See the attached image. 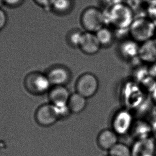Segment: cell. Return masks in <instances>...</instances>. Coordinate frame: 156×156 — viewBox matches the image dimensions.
Here are the masks:
<instances>
[{
  "instance_id": "7",
  "label": "cell",
  "mask_w": 156,
  "mask_h": 156,
  "mask_svg": "<svg viewBox=\"0 0 156 156\" xmlns=\"http://www.w3.org/2000/svg\"><path fill=\"white\" fill-rule=\"evenodd\" d=\"M46 74L53 86H65L69 83L71 78L69 69L62 65H55L50 67Z\"/></svg>"
},
{
  "instance_id": "26",
  "label": "cell",
  "mask_w": 156,
  "mask_h": 156,
  "mask_svg": "<svg viewBox=\"0 0 156 156\" xmlns=\"http://www.w3.org/2000/svg\"><path fill=\"white\" fill-rule=\"evenodd\" d=\"M142 1L147 5L149 8L156 6V0H142Z\"/></svg>"
},
{
  "instance_id": "4",
  "label": "cell",
  "mask_w": 156,
  "mask_h": 156,
  "mask_svg": "<svg viewBox=\"0 0 156 156\" xmlns=\"http://www.w3.org/2000/svg\"><path fill=\"white\" fill-rule=\"evenodd\" d=\"M24 86L29 93L35 95H40L49 92L52 85L46 74L33 72L25 78Z\"/></svg>"
},
{
  "instance_id": "11",
  "label": "cell",
  "mask_w": 156,
  "mask_h": 156,
  "mask_svg": "<svg viewBox=\"0 0 156 156\" xmlns=\"http://www.w3.org/2000/svg\"><path fill=\"white\" fill-rule=\"evenodd\" d=\"M139 58L149 64L156 63V38L144 42L140 46Z\"/></svg>"
},
{
  "instance_id": "5",
  "label": "cell",
  "mask_w": 156,
  "mask_h": 156,
  "mask_svg": "<svg viewBox=\"0 0 156 156\" xmlns=\"http://www.w3.org/2000/svg\"><path fill=\"white\" fill-rule=\"evenodd\" d=\"M98 88L99 81L98 78L91 73L83 74L76 82V92L87 99L95 95Z\"/></svg>"
},
{
  "instance_id": "8",
  "label": "cell",
  "mask_w": 156,
  "mask_h": 156,
  "mask_svg": "<svg viewBox=\"0 0 156 156\" xmlns=\"http://www.w3.org/2000/svg\"><path fill=\"white\" fill-rule=\"evenodd\" d=\"M37 123L43 127L54 125L58 120L51 104H45L37 109L35 115Z\"/></svg>"
},
{
  "instance_id": "23",
  "label": "cell",
  "mask_w": 156,
  "mask_h": 156,
  "mask_svg": "<svg viewBox=\"0 0 156 156\" xmlns=\"http://www.w3.org/2000/svg\"><path fill=\"white\" fill-rule=\"evenodd\" d=\"M8 22V17L6 12L0 8V30H2L6 26Z\"/></svg>"
},
{
  "instance_id": "19",
  "label": "cell",
  "mask_w": 156,
  "mask_h": 156,
  "mask_svg": "<svg viewBox=\"0 0 156 156\" xmlns=\"http://www.w3.org/2000/svg\"><path fill=\"white\" fill-rule=\"evenodd\" d=\"M83 33L78 30H72L67 35V40L70 46L73 47H79Z\"/></svg>"
},
{
  "instance_id": "18",
  "label": "cell",
  "mask_w": 156,
  "mask_h": 156,
  "mask_svg": "<svg viewBox=\"0 0 156 156\" xmlns=\"http://www.w3.org/2000/svg\"><path fill=\"white\" fill-rule=\"evenodd\" d=\"M108 156H132L131 148L124 143L118 142L108 150Z\"/></svg>"
},
{
  "instance_id": "25",
  "label": "cell",
  "mask_w": 156,
  "mask_h": 156,
  "mask_svg": "<svg viewBox=\"0 0 156 156\" xmlns=\"http://www.w3.org/2000/svg\"><path fill=\"white\" fill-rule=\"evenodd\" d=\"M148 13L150 18H151L156 24V6L149 8Z\"/></svg>"
},
{
  "instance_id": "21",
  "label": "cell",
  "mask_w": 156,
  "mask_h": 156,
  "mask_svg": "<svg viewBox=\"0 0 156 156\" xmlns=\"http://www.w3.org/2000/svg\"><path fill=\"white\" fill-rule=\"evenodd\" d=\"M34 2L38 5L39 7H41L46 10H50L51 7L55 0H33Z\"/></svg>"
},
{
  "instance_id": "16",
  "label": "cell",
  "mask_w": 156,
  "mask_h": 156,
  "mask_svg": "<svg viewBox=\"0 0 156 156\" xmlns=\"http://www.w3.org/2000/svg\"><path fill=\"white\" fill-rule=\"evenodd\" d=\"M95 34L102 47H109L114 42L115 33L106 26L101 28L95 33Z\"/></svg>"
},
{
  "instance_id": "17",
  "label": "cell",
  "mask_w": 156,
  "mask_h": 156,
  "mask_svg": "<svg viewBox=\"0 0 156 156\" xmlns=\"http://www.w3.org/2000/svg\"><path fill=\"white\" fill-rule=\"evenodd\" d=\"M73 7L72 0H55L50 10L58 15H65L71 12Z\"/></svg>"
},
{
  "instance_id": "2",
  "label": "cell",
  "mask_w": 156,
  "mask_h": 156,
  "mask_svg": "<svg viewBox=\"0 0 156 156\" xmlns=\"http://www.w3.org/2000/svg\"><path fill=\"white\" fill-rule=\"evenodd\" d=\"M156 34V23L150 18H135L129 28L131 39L141 44L154 38Z\"/></svg>"
},
{
  "instance_id": "10",
  "label": "cell",
  "mask_w": 156,
  "mask_h": 156,
  "mask_svg": "<svg viewBox=\"0 0 156 156\" xmlns=\"http://www.w3.org/2000/svg\"><path fill=\"white\" fill-rule=\"evenodd\" d=\"M95 33L86 32L83 33L79 48L85 54L93 55L97 54L101 48Z\"/></svg>"
},
{
  "instance_id": "14",
  "label": "cell",
  "mask_w": 156,
  "mask_h": 156,
  "mask_svg": "<svg viewBox=\"0 0 156 156\" xmlns=\"http://www.w3.org/2000/svg\"><path fill=\"white\" fill-rule=\"evenodd\" d=\"M70 96L65 86H55L49 91V99L52 105H67Z\"/></svg>"
},
{
  "instance_id": "3",
  "label": "cell",
  "mask_w": 156,
  "mask_h": 156,
  "mask_svg": "<svg viewBox=\"0 0 156 156\" xmlns=\"http://www.w3.org/2000/svg\"><path fill=\"white\" fill-rule=\"evenodd\" d=\"M81 23L86 32L95 33L106 24L104 12L96 7L87 8L81 15Z\"/></svg>"
},
{
  "instance_id": "13",
  "label": "cell",
  "mask_w": 156,
  "mask_h": 156,
  "mask_svg": "<svg viewBox=\"0 0 156 156\" xmlns=\"http://www.w3.org/2000/svg\"><path fill=\"white\" fill-rule=\"evenodd\" d=\"M132 39L124 40L120 44L119 51L124 58L130 60L139 57L140 46Z\"/></svg>"
},
{
  "instance_id": "9",
  "label": "cell",
  "mask_w": 156,
  "mask_h": 156,
  "mask_svg": "<svg viewBox=\"0 0 156 156\" xmlns=\"http://www.w3.org/2000/svg\"><path fill=\"white\" fill-rule=\"evenodd\" d=\"M131 148L132 156H155L156 145L150 137L138 139Z\"/></svg>"
},
{
  "instance_id": "6",
  "label": "cell",
  "mask_w": 156,
  "mask_h": 156,
  "mask_svg": "<svg viewBox=\"0 0 156 156\" xmlns=\"http://www.w3.org/2000/svg\"><path fill=\"white\" fill-rule=\"evenodd\" d=\"M133 119L132 115L125 110L118 111L112 121V129L118 135L126 134L132 127Z\"/></svg>"
},
{
  "instance_id": "1",
  "label": "cell",
  "mask_w": 156,
  "mask_h": 156,
  "mask_svg": "<svg viewBox=\"0 0 156 156\" xmlns=\"http://www.w3.org/2000/svg\"><path fill=\"white\" fill-rule=\"evenodd\" d=\"M104 13L106 24L117 30H128L135 20L133 9L124 2L106 9Z\"/></svg>"
},
{
  "instance_id": "15",
  "label": "cell",
  "mask_w": 156,
  "mask_h": 156,
  "mask_svg": "<svg viewBox=\"0 0 156 156\" xmlns=\"http://www.w3.org/2000/svg\"><path fill=\"white\" fill-rule=\"evenodd\" d=\"M87 104V98L76 92L71 94L67 105L71 112L78 114L84 111Z\"/></svg>"
},
{
  "instance_id": "27",
  "label": "cell",
  "mask_w": 156,
  "mask_h": 156,
  "mask_svg": "<svg viewBox=\"0 0 156 156\" xmlns=\"http://www.w3.org/2000/svg\"><path fill=\"white\" fill-rule=\"evenodd\" d=\"M151 65L150 72H151L152 76H156V63H153Z\"/></svg>"
},
{
  "instance_id": "22",
  "label": "cell",
  "mask_w": 156,
  "mask_h": 156,
  "mask_svg": "<svg viewBox=\"0 0 156 156\" xmlns=\"http://www.w3.org/2000/svg\"><path fill=\"white\" fill-rule=\"evenodd\" d=\"M24 0H2L3 4L9 8H17L23 5Z\"/></svg>"
},
{
  "instance_id": "12",
  "label": "cell",
  "mask_w": 156,
  "mask_h": 156,
  "mask_svg": "<svg viewBox=\"0 0 156 156\" xmlns=\"http://www.w3.org/2000/svg\"><path fill=\"white\" fill-rule=\"evenodd\" d=\"M118 135L112 129H105L100 132L97 137V143L102 150H110L118 143Z\"/></svg>"
},
{
  "instance_id": "20",
  "label": "cell",
  "mask_w": 156,
  "mask_h": 156,
  "mask_svg": "<svg viewBox=\"0 0 156 156\" xmlns=\"http://www.w3.org/2000/svg\"><path fill=\"white\" fill-rule=\"evenodd\" d=\"M58 119H62L67 118L71 111L67 105H52Z\"/></svg>"
},
{
  "instance_id": "24",
  "label": "cell",
  "mask_w": 156,
  "mask_h": 156,
  "mask_svg": "<svg viewBox=\"0 0 156 156\" xmlns=\"http://www.w3.org/2000/svg\"><path fill=\"white\" fill-rule=\"evenodd\" d=\"M122 2H123L122 0H101L102 5H104L106 9Z\"/></svg>"
}]
</instances>
